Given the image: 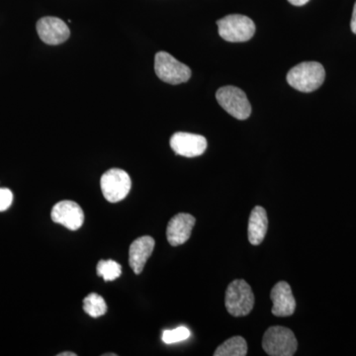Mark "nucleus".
<instances>
[{
	"instance_id": "1",
	"label": "nucleus",
	"mask_w": 356,
	"mask_h": 356,
	"mask_svg": "<svg viewBox=\"0 0 356 356\" xmlns=\"http://www.w3.org/2000/svg\"><path fill=\"white\" fill-rule=\"evenodd\" d=\"M325 79L324 67L317 62H305L292 67L287 74V83L301 92H313L322 86Z\"/></svg>"
},
{
	"instance_id": "2",
	"label": "nucleus",
	"mask_w": 356,
	"mask_h": 356,
	"mask_svg": "<svg viewBox=\"0 0 356 356\" xmlns=\"http://www.w3.org/2000/svg\"><path fill=\"white\" fill-rule=\"evenodd\" d=\"M262 348L270 356H292L298 348L295 334L288 327H269L262 339Z\"/></svg>"
},
{
	"instance_id": "3",
	"label": "nucleus",
	"mask_w": 356,
	"mask_h": 356,
	"mask_svg": "<svg viewBox=\"0 0 356 356\" xmlns=\"http://www.w3.org/2000/svg\"><path fill=\"white\" fill-rule=\"evenodd\" d=\"M227 311L234 317H243L252 311L254 295L252 288L245 280H234L227 288L225 298Z\"/></svg>"
},
{
	"instance_id": "4",
	"label": "nucleus",
	"mask_w": 356,
	"mask_h": 356,
	"mask_svg": "<svg viewBox=\"0 0 356 356\" xmlns=\"http://www.w3.org/2000/svg\"><path fill=\"white\" fill-rule=\"evenodd\" d=\"M221 38L232 43H242L254 37L255 25L248 16L232 14L217 21Z\"/></svg>"
},
{
	"instance_id": "5",
	"label": "nucleus",
	"mask_w": 356,
	"mask_h": 356,
	"mask_svg": "<svg viewBox=\"0 0 356 356\" xmlns=\"http://www.w3.org/2000/svg\"><path fill=\"white\" fill-rule=\"evenodd\" d=\"M154 70L161 81L173 86L186 83L191 77V70L166 51L156 54Z\"/></svg>"
},
{
	"instance_id": "6",
	"label": "nucleus",
	"mask_w": 356,
	"mask_h": 356,
	"mask_svg": "<svg viewBox=\"0 0 356 356\" xmlns=\"http://www.w3.org/2000/svg\"><path fill=\"white\" fill-rule=\"evenodd\" d=\"M216 98L220 106L238 120H245L252 114V106L242 89L224 86L218 89Z\"/></svg>"
},
{
	"instance_id": "7",
	"label": "nucleus",
	"mask_w": 356,
	"mask_h": 356,
	"mask_svg": "<svg viewBox=\"0 0 356 356\" xmlns=\"http://www.w3.org/2000/svg\"><path fill=\"white\" fill-rule=\"evenodd\" d=\"M103 196L108 202H120L127 197L132 181L125 170L112 168L107 170L100 179Z\"/></svg>"
},
{
	"instance_id": "8",
	"label": "nucleus",
	"mask_w": 356,
	"mask_h": 356,
	"mask_svg": "<svg viewBox=\"0 0 356 356\" xmlns=\"http://www.w3.org/2000/svg\"><path fill=\"white\" fill-rule=\"evenodd\" d=\"M170 147L175 154L185 158H195L205 153L207 140L196 134L178 132L170 139Z\"/></svg>"
},
{
	"instance_id": "9",
	"label": "nucleus",
	"mask_w": 356,
	"mask_h": 356,
	"mask_svg": "<svg viewBox=\"0 0 356 356\" xmlns=\"http://www.w3.org/2000/svg\"><path fill=\"white\" fill-rule=\"evenodd\" d=\"M51 220L57 224L63 225L70 231H76L83 226V211L74 201H60L54 206L51 213Z\"/></svg>"
},
{
	"instance_id": "10",
	"label": "nucleus",
	"mask_w": 356,
	"mask_h": 356,
	"mask_svg": "<svg viewBox=\"0 0 356 356\" xmlns=\"http://www.w3.org/2000/svg\"><path fill=\"white\" fill-rule=\"evenodd\" d=\"M36 28L40 39L48 44L56 46L64 43L70 38L69 27L64 21L58 17L47 16L41 18L37 22Z\"/></svg>"
},
{
	"instance_id": "11",
	"label": "nucleus",
	"mask_w": 356,
	"mask_h": 356,
	"mask_svg": "<svg viewBox=\"0 0 356 356\" xmlns=\"http://www.w3.org/2000/svg\"><path fill=\"white\" fill-rule=\"evenodd\" d=\"M195 218L186 213L175 215L168 222L166 238L172 247L184 245L191 238L192 229L195 225Z\"/></svg>"
},
{
	"instance_id": "12",
	"label": "nucleus",
	"mask_w": 356,
	"mask_h": 356,
	"mask_svg": "<svg viewBox=\"0 0 356 356\" xmlns=\"http://www.w3.org/2000/svg\"><path fill=\"white\" fill-rule=\"evenodd\" d=\"M273 301V314L276 317H289L296 309V301L292 294L291 287L285 281H280L274 285L270 293Z\"/></svg>"
},
{
	"instance_id": "13",
	"label": "nucleus",
	"mask_w": 356,
	"mask_h": 356,
	"mask_svg": "<svg viewBox=\"0 0 356 356\" xmlns=\"http://www.w3.org/2000/svg\"><path fill=\"white\" fill-rule=\"evenodd\" d=\"M154 240L152 236H144L134 241L129 248V264L136 274L142 273L147 259L153 254Z\"/></svg>"
},
{
	"instance_id": "14",
	"label": "nucleus",
	"mask_w": 356,
	"mask_h": 356,
	"mask_svg": "<svg viewBox=\"0 0 356 356\" xmlns=\"http://www.w3.org/2000/svg\"><path fill=\"white\" fill-rule=\"evenodd\" d=\"M268 228L266 211L261 206H257L250 213L248 220V241L252 245H259L264 242Z\"/></svg>"
},
{
	"instance_id": "15",
	"label": "nucleus",
	"mask_w": 356,
	"mask_h": 356,
	"mask_svg": "<svg viewBox=\"0 0 356 356\" xmlns=\"http://www.w3.org/2000/svg\"><path fill=\"white\" fill-rule=\"evenodd\" d=\"M248 355V344L243 337L238 336L222 343L214 353L215 356H245Z\"/></svg>"
},
{
	"instance_id": "16",
	"label": "nucleus",
	"mask_w": 356,
	"mask_h": 356,
	"mask_svg": "<svg viewBox=\"0 0 356 356\" xmlns=\"http://www.w3.org/2000/svg\"><path fill=\"white\" fill-rule=\"evenodd\" d=\"M83 310L90 317H102L107 311L106 302L100 295L91 293L83 300Z\"/></svg>"
},
{
	"instance_id": "17",
	"label": "nucleus",
	"mask_w": 356,
	"mask_h": 356,
	"mask_svg": "<svg viewBox=\"0 0 356 356\" xmlns=\"http://www.w3.org/2000/svg\"><path fill=\"white\" fill-rule=\"evenodd\" d=\"M97 275L102 277L105 281H113L120 277L122 267L118 262L115 261H100L98 262Z\"/></svg>"
},
{
	"instance_id": "18",
	"label": "nucleus",
	"mask_w": 356,
	"mask_h": 356,
	"mask_svg": "<svg viewBox=\"0 0 356 356\" xmlns=\"http://www.w3.org/2000/svg\"><path fill=\"white\" fill-rule=\"evenodd\" d=\"M191 337V331L187 327H179L175 330L163 332V341L166 344H172L184 341Z\"/></svg>"
},
{
	"instance_id": "19",
	"label": "nucleus",
	"mask_w": 356,
	"mask_h": 356,
	"mask_svg": "<svg viewBox=\"0 0 356 356\" xmlns=\"http://www.w3.org/2000/svg\"><path fill=\"white\" fill-rule=\"evenodd\" d=\"M13 202V191L8 188H0V212L8 209Z\"/></svg>"
},
{
	"instance_id": "20",
	"label": "nucleus",
	"mask_w": 356,
	"mask_h": 356,
	"mask_svg": "<svg viewBox=\"0 0 356 356\" xmlns=\"http://www.w3.org/2000/svg\"><path fill=\"white\" fill-rule=\"evenodd\" d=\"M350 27L351 31L356 34V2L355 7H353V18H351Z\"/></svg>"
},
{
	"instance_id": "21",
	"label": "nucleus",
	"mask_w": 356,
	"mask_h": 356,
	"mask_svg": "<svg viewBox=\"0 0 356 356\" xmlns=\"http://www.w3.org/2000/svg\"><path fill=\"white\" fill-rule=\"evenodd\" d=\"M288 1L293 4V6H305L307 2H309V0H288Z\"/></svg>"
},
{
	"instance_id": "22",
	"label": "nucleus",
	"mask_w": 356,
	"mask_h": 356,
	"mask_svg": "<svg viewBox=\"0 0 356 356\" xmlns=\"http://www.w3.org/2000/svg\"><path fill=\"white\" fill-rule=\"evenodd\" d=\"M58 356H76V353H70V351H65V353H58Z\"/></svg>"
}]
</instances>
